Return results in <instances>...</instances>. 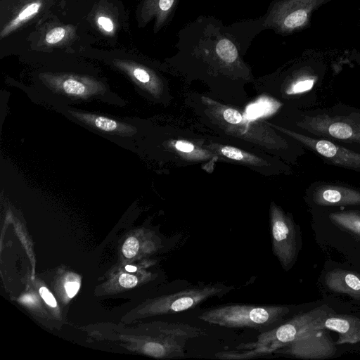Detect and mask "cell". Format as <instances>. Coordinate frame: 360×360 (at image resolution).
<instances>
[{
	"label": "cell",
	"instance_id": "1",
	"mask_svg": "<svg viewBox=\"0 0 360 360\" xmlns=\"http://www.w3.org/2000/svg\"><path fill=\"white\" fill-rule=\"evenodd\" d=\"M34 96L54 109L98 100L124 106L125 101L96 77L75 73H41Z\"/></svg>",
	"mask_w": 360,
	"mask_h": 360
},
{
	"label": "cell",
	"instance_id": "2",
	"mask_svg": "<svg viewBox=\"0 0 360 360\" xmlns=\"http://www.w3.org/2000/svg\"><path fill=\"white\" fill-rule=\"evenodd\" d=\"M289 311V307L283 305L228 304L208 309L200 313L198 318L222 327L270 330L282 321Z\"/></svg>",
	"mask_w": 360,
	"mask_h": 360
},
{
	"label": "cell",
	"instance_id": "3",
	"mask_svg": "<svg viewBox=\"0 0 360 360\" xmlns=\"http://www.w3.org/2000/svg\"><path fill=\"white\" fill-rule=\"evenodd\" d=\"M329 314L327 307H320L300 314L285 323L262 332L255 342L243 345L244 353L221 352L222 359H245L268 354L295 340L305 329Z\"/></svg>",
	"mask_w": 360,
	"mask_h": 360
},
{
	"label": "cell",
	"instance_id": "4",
	"mask_svg": "<svg viewBox=\"0 0 360 360\" xmlns=\"http://www.w3.org/2000/svg\"><path fill=\"white\" fill-rule=\"evenodd\" d=\"M58 112L80 125L105 136L124 143H132L137 130L135 126L129 122L120 120L108 115L78 110L70 106L56 109Z\"/></svg>",
	"mask_w": 360,
	"mask_h": 360
},
{
	"label": "cell",
	"instance_id": "5",
	"mask_svg": "<svg viewBox=\"0 0 360 360\" xmlns=\"http://www.w3.org/2000/svg\"><path fill=\"white\" fill-rule=\"evenodd\" d=\"M272 250L282 267L288 271L294 264L298 253L295 224L281 210L273 207L271 211Z\"/></svg>",
	"mask_w": 360,
	"mask_h": 360
},
{
	"label": "cell",
	"instance_id": "6",
	"mask_svg": "<svg viewBox=\"0 0 360 360\" xmlns=\"http://www.w3.org/2000/svg\"><path fill=\"white\" fill-rule=\"evenodd\" d=\"M302 127L327 139L360 143V117L318 115L306 117Z\"/></svg>",
	"mask_w": 360,
	"mask_h": 360
},
{
	"label": "cell",
	"instance_id": "7",
	"mask_svg": "<svg viewBox=\"0 0 360 360\" xmlns=\"http://www.w3.org/2000/svg\"><path fill=\"white\" fill-rule=\"evenodd\" d=\"M317 322L284 347L286 348L282 353L302 359H324L334 356L335 344L326 328L315 327Z\"/></svg>",
	"mask_w": 360,
	"mask_h": 360
},
{
	"label": "cell",
	"instance_id": "8",
	"mask_svg": "<svg viewBox=\"0 0 360 360\" xmlns=\"http://www.w3.org/2000/svg\"><path fill=\"white\" fill-rule=\"evenodd\" d=\"M283 131L332 164L360 172V153L336 145L328 140L309 137L288 130Z\"/></svg>",
	"mask_w": 360,
	"mask_h": 360
},
{
	"label": "cell",
	"instance_id": "9",
	"mask_svg": "<svg viewBox=\"0 0 360 360\" xmlns=\"http://www.w3.org/2000/svg\"><path fill=\"white\" fill-rule=\"evenodd\" d=\"M315 327L336 332L338 334V345L360 342V319L352 315L328 314L319 321Z\"/></svg>",
	"mask_w": 360,
	"mask_h": 360
},
{
	"label": "cell",
	"instance_id": "10",
	"mask_svg": "<svg viewBox=\"0 0 360 360\" xmlns=\"http://www.w3.org/2000/svg\"><path fill=\"white\" fill-rule=\"evenodd\" d=\"M314 202L321 206H349L360 205V191L352 188L325 185L314 191Z\"/></svg>",
	"mask_w": 360,
	"mask_h": 360
},
{
	"label": "cell",
	"instance_id": "11",
	"mask_svg": "<svg viewBox=\"0 0 360 360\" xmlns=\"http://www.w3.org/2000/svg\"><path fill=\"white\" fill-rule=\"evenodd\" d=\"M325 284L334 292L360 299V274L356 272L335 269L326 274Z\"/></svg>",
	"mask_w": 360,
	"mask_h": 360
},
{
	"label": "cell",
	"instance_id": "12",
	"mask_svg": "<svg viewBox=\"0 0 360 360\" xmlns=\"http://www.w3.org/2000/svg\"><path fill=\"white\" fill-rule=\"evenodd\" d=\"M330 221L340 229L360 238V212L341 211L329 214Z\"/></svg>",
	"mask_w": 360,
	"mask_h": 360
},
{
	"label": "cell",
	"instance_id": "13",
	"mask_svg": "<svg viewBox=\"0 0 360 360\" xmlns=\"http://www.w3.org/2000/svg\"><path fill=\"white\" fill-rule=\"evenodd\" d=\"M116 65L124 70L136 86H143L151 82V75L145 68L133 63H115Z\"/></svg>",
	"mask_w": 360,
	"mask_h": 360
},
{
	"label": "cell",
	"instance_id": "14",
	"mask_svg": "<svg viewBox=\"0 0 360 360\" xmlns=\"http://www.w3.org/2000/svg\"><path fill=\"white\" fill-rule=\"evenodd\" d=\"M178 0H148L149 17H157L158 25H162L176 7Z\"/></svg>",
	"mask_w": 360,
	"mask_h": 360
},
{
	"label": "cell",
	"instance_id": "15",
	"mask_svg": "<svg viewBox=\"0 0 360 360\" xmlns=\"http://www.w3.org/2000/svg\"><path fill=\"white\" fill-rule=\"evenodd\" d=\"M41 2H32L27 5L22 9L18 15L13 19L1 32V37H4L8 34L11 32L16 29L23 22L29 20L38 13L40 7Z\"/></svg>",
	"mask_w": 360,
	"mask_h": 360
},
{
	"label": "cell",
	"instance_id": "16",
	"mask_svg": "<svg viewBox=\"0 0 360 360\" xmlns=\"http://www.w3.org/2000/svg\"><path fill=\"white\" fill-rule=\"evenodd\" d=\"M139 248V243L135 237L128 238L123 246L122 253L127 258L134 257L138 252Z\"/></svg>",
	"mask_w": 360,
	"mask_h": 360
},
{
	"label": "cell",
	"instance_id": "17",
	"mask_svg": "<svg viewBox=\"0 0 360 360\" xmlns=\"http://www.w3.org/2000/svg\"><path fill=\"white\" fill-rule=\"evenodd\" d=\"M65 30L63 27H55L47 32L45 40L49 44H56L65 37Z\"/></svg>",
	"mask_w": 360,
	"mask_h": 360
},
{
	"label": "cell",
	"instance_id": "18",
	"mask_svg": "<svg viewBox=\"0 0 360 360\" xmlns=\"http://www.w3.org/2000/svg\"><path fill=\"white\" fill-rule=\"evenodd\" d=\"M314 80L313 79H301L296 82L292 87V93H302L311 89L314 85Z\"/></svg>",
	"mask_w": 360,
	"mask_h": 360
},
{
	"label": "cell",
	"instance_id": "19",
	"mask_svg": "<svg viewBox=\"0 0 360 360\" xmlns=\"http://www.w3.org/2000/svg\"><path fill=\"white\" fill-rule=\"evenodd\" d=\"M224 120L231 124H238L242 120V115L237 110L231 108L226 109L223 112Z\"/></svg>",
	"mask_w": 360,
	"mask_h": 360
},
{
	"label": "cell",
	"instance_id": "20",
	"mask_svg": "<svg viewBox=\"0 0 360 360\" xmlns=\"http://www.w3.org/2000/svg\"><path fill=\"white\" fill-rule=\"evenodd\" d=\"M221 152L224 156L230 159L240 160L243 158L242 152L234 147L224 146L221 148Z\"/></svg>",
	"mask_w": 360,
	"mask_h": 360
},
{
	"label": "cell",
	"instance_id": "21",
	"mask_svg": "<svg viewBox=\"0 0 360 360\" xmlns=\"http://www.w3.org/2000/svg\"><path fill=\"white\" fill-rule=\"evenodd\" d=\"M137 278L131 274H123L119 278L120 284L127 288L134 287L137 284Z\"/></svg>",
	"mask_w": 360,
	"mask_h": 360
},
{
	"label": "cell",
	"instance_id": "22",
	"mask_svg": "<svg viewBox=\"0 0 360 360\" xmlns=\"http://www.w3.org/2000/svg\"><path fill=\"white\" fill-rule=\"evenodd\" d=\"M39 293L43 300L48 305L53 307H56L57 303L53 295L51 294V292H49V290L46 287H41L39 288Z\"/></svg>",
	"mask_w": 360,
	"mask_h": 360
},
{
	"label": "cell",
	"instance_id": "23",
	"mask_svg": "<svg viewBox=\"0 0 360 360\" xmlns=\"http://www.w3.org/2000/svg\"><path fill=\"white\" fill-rule=\"evenodd\" d=\"M98 22L99 25L107 32H111L113 30L114 25L112 21L108 17L100 16L98 18Z\"/></svg>",
	"mask_w": 360,
	"mask_h": 360
},
{
	"label": "cell",
	"instance_id": "24",
	"mask_svg": "<svg viewBox=\"0 0 360 360\" xmlns=\"http://www.w3.org/2000/svg\"><path fill=\"white\" fill-rule=\"evenodd\" d=\"M65 288L68 295L70 297H73L79 288V284L77 282H68L65 285Z\"/></svg>",
	"mask_w": 360,
	"mask_h": 360
},
{
	"label": "cell",
	"instance_id": "25",
	"mask_svg": "<svg viewBox=\"0 0 360 360\" xmlns=\"http://www.w3.org/2000/svg\"><path fill=\"white\" fill-rule=\"evenodd\" d=\"M176 148L184 153H190L193 150L194 146L192 143L186 141H179L175 143Z\"/></svg>",
	"mask_w": 360,
	"mask_h": 360
},
{
	"label": "cell",
	"instance_id": "26",
	"mask_svg": "<svg viewBox=\"0 0 360 360\" xmlns=\"http://www.w3.org/2000/svg\"><path fill=\"white\" fill-rule=\"evenodd\" d=\"M22 300L24 302L27 304H34L35 302V297H32V295H27L22 297Z\"/></svg>",
	"mask_w": 360,
	"mask_h": 360
},
{
	"label": "cell",
	"instance_id": "27",
	"mask_svg": "<svg viewBox=\"0 0 360 360\" xmlns=\"http://www.w3.org/2000/svg\"><path fill=\"white\" fill-rule=\"evenodd\" d=\"M125 269L129 272H135L136 271V267L131 265H127L125 266Z\"/></svg>",
	"mask_w": 360,
	"mask_h": 360
}]
</instances>
